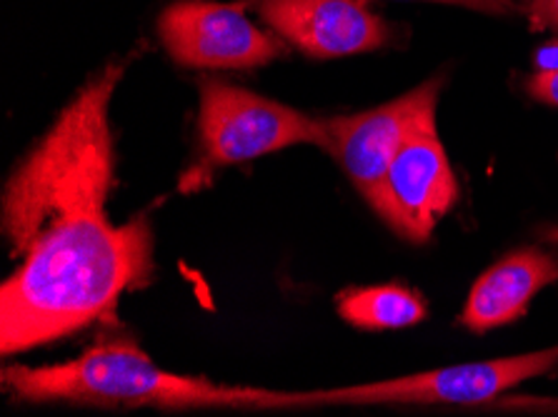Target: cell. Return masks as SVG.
<instances>
[{
  "instance_id": "1",
  "label": "cell",
  "mask_w": 558,
  "mask_h": 417,
  "mask_svg": "<svg viewBox=\"0 0 558 417\" xmlns=\"http://www.w3.org/2000/svg\"><path fill=\"white\" fill-rule=\"evenodd\" d=\"M154 275V230L148 218L113 225L106 208L56 218L33 237L0 287V351L65 338L111 318L123 293Z\"/></svg>"
},
{
  "instance_id": "2",
  "label": "cell",
  "mask_w": 558,
  "mask_h": 417,
  "mask_svg": "<svg viewBox=\"0 0 558 417\" xmlns=\"http://www.w3.org/2000/svg\"><path fill=\"white\" fill-rule=\"evenodd\" d=\"M123 73L125 63L116 61L93 75L13 170L3 191V237L13 258L56 218L106 208L116 183L108 108Z\"/></svg>"
},
{
  "instance_id": "3",
  "label": "cell",
  "mask_w": 558,
  "mask_h": 417,
  "mask_svg": "<svg viewBox=\"0 0 558 417\" xmlns=\"http://www.w3.org/2000/svg\"><path fill=\"white\" fill-rule=\"evenodd\" d=\"M3 388L21 403H71L98 407H158V410H286L308 407L306 393L223 385L208 378L179 376L150 360L129 338H108L75 360L46 368L13 365Z\"/></svg>"
},
{
  "instance_id": "4",
  "label": "cell",
  "mask_w": 558,
  "mask_h": 417,
  "mask_svg": "<svg viewBox=\"0 0 558 417\" xmlns=\"http://www.w3.org/2000/svg\"><path fill=\"white\" fill-rule=\"evenodd\" d=\"M198 103V163L183 177V188H198L203 177L226 165L264 158L268 152L311 143L328 150V118H313L301 110L258 96L239 85L203 78Z\"/></svg>"
},
{
  "instance_id": "5",
  "label": "cell",
  "mask_w": 558,
  "mask_h": 417,
  "mask_svg": "<svg viewBox=\"0 0 558 417\" xmlns=\"http://www.w3.org/2000/svg\"><path fill=\"white\" fill-rule=\"evenodd\" d=\"M554 370H558V345L405 378L313 390L306 393V405H484L521 382L548 376Z\"/></svg>"
},
{
  "instance_id": "6",
  "label": "cell",
  "mask_w": 558,
  "mask_h": 417,
  "mask_svg": "<svg viewBox=\"0 0 558 417\" xmlns=\"http://www.w3.org/2000/svg\"><path fill=\"white\" fill-rule=\"evenodd\" d=\"M441 85L444 78L438 75L366 113L328 118V127H331L328 152L341 163L351 183L384 220L388 218V165L413 127L436 121Z\"/></svg>"
},
{
  "instance_id": "7",
  "label": "cell",
  "mask_w": 558,
  "mask_h": 417,
  "mask_svg": "<svg viewBox=\"0 0 558 417\" xmlns=\"http://www.w3.org/2000/svg\"><path fill=\"white\" fill-rule=\"evenodd\" d=\"M168 56L198 71H248L286 53L281 36H270L246 19V5L179 0L158 19Z\"/></svg>"
},
{
  "instance_id": "8",
  "label": "cell",
  "mask_w": 558,
  "mask_h": 417,
  "mask_svg": "<svg viewBox=\"0 0 558 417\" xmlns=\"http://www.w3.org/2000/svg\"><path fill=\"white\" fill-rule=\"evenodd\" d=\"M388 218L396 233L424 243L459 198V183L438 138L436 121L421 123L405 135L386 175Z\"/></svg>"
},
{
  "instance_id": "9",
  "label": "cell",
  "mask_w": 558,
  "mask_h": 417,
  "mask_svg": "<svg viewBox=\"0 0 558 417\" xmlns=\"http://www.w3.org/2000/svg\"><path fill=\"white\" fill-rule=\"evenodd\" d=\"M270 30L308 58H345L391 46L399 28L371 13L366 0H256Z\"/></svg>"
},
{
  "instance_id": "10",
  "label": "cell",
  "mask_w": 558,
  "mask_h": 417,
  "mask_svg": "<svg viewBox=\"0 0 558 417\" xmlns=\"http://www.w3.org/2000/svg\"><path fill=\"white\" fill-rule=\"evenodd\" d=\"M558 278V258L546 250L523 248L488 268L473 283L461 322L473 333L506 326L526 312L538 291Z\"/></svg>"
},
{
  "instance_id": "11",
  "label": "cell",
  "mask_w": 558,
  "mask_h": 417,
  "mask_svg": "<svg viewBox=\"0 0 558 417\" xmlns=\"http://www.w3.org/2000/svg\"><path fill=\"white\" fill-rule=\"evenodd\" d=\"M336 308L345 322L361 330H403L428 315L418 291L396 283L343 291L336 297Z\"/></svg>"
},
{
  "instance_id": "12",
  "label": "cell",
  "mask_w": 558,
  "mask_h": 417,
  "mask_svg": "<svg viewBox=\"0 0 558 417\" xmlns=\"http://www.w3.org/2000/svg\"><path fill=\"white\" fill-rule=\"evenodd\" d=\"M526 93L531 98L541 100V103L558 108V68H551V71H536L526 81Z\"/></svg>"
},
{
  "instance_id": "13",
  "label": "cell",
  "mask_w": 558,
  "mask_h": 417,
  "mask_svg": "<svg viewBox=\"0 0 558 417\" xmlns=\"http://www.w3.org/2000/svg\"><path fill=\"white\" fill-rule=\"evenodd\" d=\"M521 5L534 28L558 33V0H521Z\"/></svg>"
},
{
  "instance_id": "14",
  "label": "cell",
  "mask_w": 558,
  "mask_h": 417,
  "mask_svg": "<svg viewBox=\"0 0 558 417\" xmlns=\"http://www.w3.org/2000/svg\"><path fill=\"white\" fill-rule=\"evenodd\" d=\"M430 3H451V5H463L473 8V11L488 13V15H511L519 11V0H430Z\"/></svg>"
},
{
  "instance_id": "15",
  "label": "cell",
  "mask_w": 558,
  "mask_h": 417,
  "mask_svg": "<svg viewBox=\"0 0 558 417\" xmlns=\"http://www.w3.org/2000/svg\"><path fill=\"white\" fill-rule=\"evenodd\" d=\"M501 407H526V410L556 413V410H558V400H529V397H511V400H504Z\"/></svg>"
},
{
  "instance_id": "16",
  "label": "cell",
  "mask_w": 558,
  "mask_h": 417,
  "mask_svg": "<svg viewBox=\"0 0 558 417\" xmlns=\"http://www.w3.org/2000/svg\"><path fill=\"white\" fill-rule=\"evenodd\" d=\"M536 65H538V71H551V68H558V48L546 46L544 50H541Z\"/></svg>"
}]
</instances>
